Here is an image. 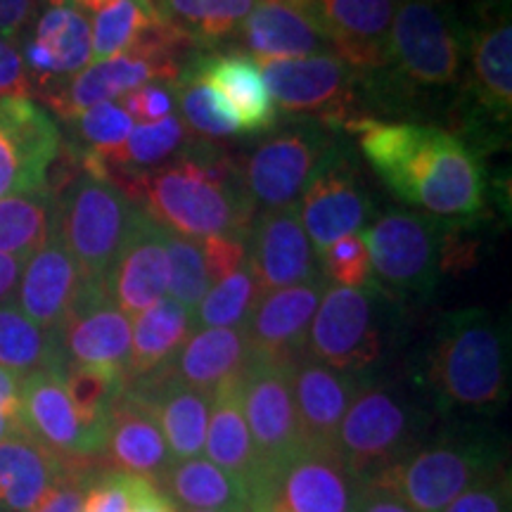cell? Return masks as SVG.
I'll list each match as a JSON object with an SVG mask.
<instances>
[{
	"label": "cell",
	"instance_id": "44dd1931",
	"mask_svg": "<svg viewBox=\"0 0 512 512\" xmlns=\"http://www.w3.org/2000/svg\"><path fill=\"white\" fill-rule=\"evenodd\" d=\"M361 486L337 451L302 446L278 467L261 498L285 512H354Z\"/></svg>",
	"mask_w": 512,
	"mask_h": 512
},
{
	"label": "cell",
	"instance_id": "8fae6325",
	"mask_svg": "<svg viewBox=\"0 0 512 512\" xmlns=\"http://www.w3.org/2000/svg\"><path fill=\"white\" fill-rule=\"evenodd\" d=\"M330 147V128L318 121H299L256 145L238 166L240 181L254 207L266 211L297 204Z\"/></svg>",
	"mask_w": 512,
	"mask_h": 512
},
{
	"label": "cell",
	"instance_id": "9f6ffc18",
	"mask_svg": "<svg viewBox=\"0 0 512 512\" xmlns=\"http://www.w3.org/2000/svg\"><path fill=\"white\" fill-rule=\"evenodd\" d=\"M27 261L17 259V256H5L0 254V304L10 302L15 297L19 275Z\"/></svg>",
	"mask_w": 512,
	"mask_h": 512
},
{
	"label": "cell",
	"instance_id": "f546056e",
	"mask_svg": "<svg viewBox=\"0 0 512 512\" xmlns=\"http://www.w3.org/2000/svg\"><path fill=\"white\" fill-rule=\"evenodd\" d=\"M79 266L53 233L46 245L31 254L19 275L15 304L38 328L55 332L83 290Z\"/></svg>",
	"mask_w": 512,
	"mask_h": 512
},
{
	"label": "cell",
	"instance_id": "8d00e7d4",
	"mask_svg": "<svg viewBox=\"0 0 512 512\" xmlns=\"http://www.w3.org/2000/svg\"><path fill=\"white\" fill-rule=\"evenodd\" d=\"M0 368L22 380L41 370L67 368L55 332L38 328L12 299L0 304Z\"/></svg>",
	"mask_w": 512,
	"mask_h": 512
},
{
	"label": "cell",
	"instance_id": "7c38bea8",
	"mask_svg": "<svg viewBox=\"0 0 512 512\" xmlns=\"http://www.w3.org/2000/svg\"><path fill=\"white\" fill-rule=\"evenodd\" d=\"M380 354V323L368 287H325L306 335V356L358 375L373 366Z\"/></svg>",
	"mask_w": 512,
	"mask_h": 512
},
{
	"label": "cell",
	"instance_id": "f1b7e54d",
	"mask_svg": "<svg viewBox=\"0 0 512 512\" xmlns=\"http://www.w3.org/2000/svg\"><path fill=\"white\" fill-rule=\"evenodd\" d=\"M100 465L145 477L155 484L174 465V456L166 446L155 415L126 387L121 389L110 411Z\"/></svg>",
	"mask_w": 512,
	"mask_h": 512
},
{
	"label": "cell",
	"instance_id": "cb8c5ba5",
	"mask_svg": "<svg viewBox=\"0 0 512 512\" xmlns=\"http://www.w3.org/2000/svg\"><path fill=\"white\" fill-rule=\"evenodd\" d=\"M169 230L140 209L117 259L105 275V290L128 318H136L166 294L169 287Z\"/></svg>",
	"mask_w": 512,
	"mask_h": 512
},
{
	"label": "cell",
	"instance_id": "d590c367",
	"mask_svg": "<svg viewBox=\"0 0 512 512\" xmlns=\"http://www.w3.org/2000/svg\"><path fill=\"white\" fill-rule=\"evenodd\" d=\"M254 5L256 0H155L152 10L188 36L197 50H214L238 34Z\"/></svg>",
	"mask_w": 512,
	"mask_h": 512
},
{
	"label": "cell",
	"instance_id": "9a60e30c",
	"mask_svg": "<svg viewBox=\"0 0 512 512\" xmlns=\"http://www.w3.org/2000/svg\"><path fill=\"white\" fill-rule=\"evenodd\" d=\"M62 152L55 119L31 98H0V200L50 188Z\"/></svg>",
	"mask_w": 512,
	"mask_h": 512
},
{
	"label": "cell",
	"instance_id": "7bdbcfd3",
	"mask_svg": "<svg viewBox=\"0 0 512 512\" xmlns=\"http://www.w3.org/2000/svg\"><path fill=\"white\" fill-rule=\"evenodd\" d=\"M67 126L69 133H72L69 147L76 155L105 157L126 143L136 121L128 117L124 107L117 105V102H100L91 110L69 119Z\"/></svg>",
	"mask_w": 512,
	"mask_h": 512
},
{
	"label": "cell",
	"instance_id": "6125c7cd",
	"mask_svg": "<svg viewBox=\"0 0 512 512\" xmlns=\"http://www.w3.org/2000/svg\"><path fill=\"white\" fill-rule=\"evenodd\" d=\"M74 5H79L81 10H91V12H95L100 8L102 3H105V0H72Z\"/></svg>",
	"mask_w": 512,
	"mask_h": 512
},
{
	"label": "cell",
	"instance_id": "7dc6e473",
	"mask_svg": "<svg viewBox=\"0 0 512 512\" xmlns=\"http://www.w3.org/2000/svg\"><path fill=\"white\" fill-rule=\"evenodd\" d=\"M320 275L328 280V285L368 287L373 280V268L361 233L344 235L320 252Z\"/></svg>",
	"mask_w": 512,
	"mask_h": 512
},
{
	"label": "cell",
	"instance_id": "ba28073f",
	"mask_svg": "<svg viewBox=\"0 0 512 512\" xmlns=\"http://www.w3.org/2000/svg\"><path fill=\"white\" fill-rule=\"evenodd\" d=\"M463 100V124L484 136V143L501 140L512 114V27L501 3L496 8L486 3L475 27L467 29Z\"/></svg>",
	"mask_w": 512,
	"mask_h": 512
},
{
	"label": "cell",
	"instance_id": "94428289",
	"mask_svg": "<svg viewBox=\"0 0 512 512\" xmlns=\"http://www.w3.org/2000/svg\"><path fill=\"white\" fill-rule=\"evenodd\" d=\"M249 512H285L283 508H278L273 501H268V498H256L249 505Z\"/></svg>",
	"mask_w": 512,
	"mask_h": 512
},
{
	"label": "cell",
	"instance_id": "2e32d148",
	"mask_svg": "<svg viewBox=\"0 0 512 512\" xmlns=\"http://www.w3.org/2000/svg\"><path fill=\"white\" fill-rule=\"evenodd\" d=\"M64 370H41L22 380L19 422L22 430L55 456L74 463H100L107 430L88 425L69 399Z\"/></svg>",
	"mask_w": 512,
	"mask_h": 512
},
{
	"label": "cell",
	"instance_id": "9c48e42d",
	"mask_svg": "<svg viewBox=\"0 0 512 512\" xmlns=\"http://www.w3.org/2000/svg\"><path fill=\"white\" fill-rule=\"evenodd\" d=\"M261 79L285 114H306L325 128L347 126L358 114L356 74L335 53L290 60H259Z\"/></svg>",
	"mask_w": 512,
	"mask_h": 512
},
{
	"label": "cell",
	"instance_id": "f35d334b",
	"mask_svg": "<svg viewBox=\"0 0 512 512\" xmlns=\"http://www.w3.org/2000/svg\"><path fill=\"white\" fill-rule=\"evenodd\" d=\"M188 126L178 114H171L155 124H140L133 126L131 136L119 150L110 152L105 157L95 155H76L79 159H91L102 169H121V171H143L155 169V166L169 162L176 157L185 145L190 143ZM72 150V147H69Z\"/></svg>",
	"mask_w": 512,
	"mask_h": 512
},
{
	"label": "cell",
	"instance_id": "74e56055",
	"mask_svg": "<svg viewBox=\"0 0 512 512\" xmlns=\"http://www.w3.org/2000/svg\"><path fill=\"white\" fill-rule=\"evenodd\" d=\"M55 233V192H22L0 200V254L27 261Z\"/></svg>",
	"mask_w": 512,
	"mask_h": 512
},
{
	"label": "cell",
	"instance_id": "e0dca14e",
	"mask_svg": "<svg viewBox=\"0 0 512 512\" xmlns=\"http://www.w3.org/2000/svg\"><path fill=\"white\" fill-rule=\"evenodd\" d=\"M188 64L190 62L181 57L159 53V50H128L112 60L88 64L83 72L41 93L38 98L46 102L57 117L69 121L100 102H112L147 83H174Z\"/></svg>",
	"mask_w": 512,
	"mask_h": 512
},
{
	"label": "cell",
	"instance_id": "3957f363",
	"mask_svg": "<svg viewBox=\"0 0 512 512\" xmlns=\"http://www.w3.org/2000/svg\"><path fill=\"white\" fill-rule=\"evenodd\" d=\"M467 29L446 0H401L387 43V67L368 86L406 102L463 81Z\"/></svg>",
	"mask_w": 512,
	"mask_h": 512
},
{
	"label": "cell",
	"instance_id": "603a6c76",
	"mask_svg": "<svg viewBox=\"0 0 512 512\" xmlns=\"http://www.w3.org/2000/svg\"><path fill=\"white\" fill-rule=\"evenodd\" d=\"M247 268L259 292L292 287L320 275L316 252L299 219L297 204L266 209L254 219L247 240Z\"/></svg>",
	"mask_w": 512,
	"mask_h": 512
},
{
	"label": "cell",
	"instance_id": "277c9868",
	"mask_svg": "<svg viewBox=\"0 0 512 512\" xmlns=\"http://www.w3.org/2000/svg\"><path fill=\"white\" fill-rule=\"evenodd\" d=\"M510 356L503 323L484 309L441 320L430 349L427 382L441 408L486 411L508 396Z\"/></svg>",
	"mask_w": 512,
	"mask_h": 512
},
{
	"label": "cell",
	"instance_id": "4316f807",
	"mask_svg": "<svg viewBox=\"0 0 512 512\" xmlns=\"http://www.w3.org/2000/svg\"><path fill=\"white\" fill-rule=\"evenodd\" d=\"M202 456L238 479L245 486L249 501L264 496L266 470L249 434L245 406H242V375L230 377L211 394Z\"/></svg>",
	"mask_w": 512,
	"mask_h": 512
},
{
	"label": "cell",
	"instance_id": "7402d4cb",
	"mask_svg": "<svg viewBox=\"0 0 512 512\" xmlns=\"http://www.w3.org/2000/svg\"><path fill=\"white\" fill-rule=\"evenodd\" d=\"M325 287L328 280L316 275L306 283L261 294L242 328L249 354L278 363H294L304 356L309 325Z\"/></svg>",
	"mask_w": 512,
	"mask_h": 512
},
{
	"label": "cell",
	"instance_id": "7a4b0ae2",
	"mask_svg": "<svg viewBox=\"0 0 512 512\" xmlns=\"http://www.w3.org/2000/svg\"><path fill=\"white\" fill-rule=\"evenodd\" d=\"M347 128L375 174L401 202L444 221H465L484 211L482 155L456 133L375 117L354 119Z\"/></svg>",
	"mask_w": 512,
	"mask_h": 512
},
{
	"label": "cell",
	"instance_id": "bcb514c9",
	"mask_svg": "<svg viewBox=\"0 0 512 512\" xmlns=\"http://www.w3.org/2000/svg\"><path fill=\"white\" fill-rule=\"evenodd\" d=\"M150 486L155 482L98 463L88 479L79 512H133Z\"/></svg>",
	"mask_w": 512,
	"mask_h": 512
},
{
	"label": "cell",
	"instance_id": "d4e9b609",
	"mask_svg": "<svg viewBox=\"0 0 512 512\" xmlns=\"http://www.w3.org/2000/svg\"><path fill=\"white\" fill-rule=\"evenodd\" d=\"M124 387L155 415L174 463L202 456L211 408L209 394L183 384L169 366L140 380L126 382Z\"/></svg>",
	"mask_w": 512,
	"mask_h": 512
},
{
	"label": "cell",
	"instance_id": "c3c4849f",
	"mask_svg": "<svg viewBox=\"0 0 512 512\" xmlns=\"http://www.w3.org/2000/svg\"><path fill=\"white\" fill-rule=\"evenodd\" d=\"M247 240L249 235L226 233L211 235V238H204L200 242L204 268H207L211 283L247 266Z\"/></svg>",
	"mask_w": 512,
	"mask_h": 512
},
{
	"label": "cell",
	"instance_id": "e575fe53",
	"mask_svg": "<svg viewBox=\"0 0 512 512\" xmlns=\"http://www.w3.org/2000/svg\"><path fill=\"white\" fill-rule=\"evenodd\" d=\"M192 332V313L171 297H162L131 320V354L126 382L140 380L169 366Z\"/></svg>",
	"mask_w": 512,
	"mask_h": 512
},
{
	"label": "cell",
	"instance_id": "8992f818",
	"mask_svg": "<svg viewBox=\"0 0 512 512\" xmlns=\"http://www.w3.org/2000/svg\"><path fill=\"white\" fill-rule=\"evenodd\" d=\"M498 475V453L479 441H437L366 482L418 512H444L467 489Z\"/></svg>",
	"mask_w": 512,
	"mask_h": 512
},
{
	"label": "cell",
	"instance_id": "1f68e13d",
	"mask_svg": "<svg viewBox=\"0 0 512 512\" xmlns=\"http://www.w3.org/2000/svg\"><path fill=\"white\" fill-rule=\"evenodd\" d=\"M249 356L242 328H195L169 368L183 384L211 396L230 377L242 375Z\"/></svg>",
	"mask_w": 512,
	"mask_h": 512
},
{
	"label": "cell",
	"instance_id": "be15d7a7",
	"mask_svg": "<svg viewBox=\"0 0 512 512\" xmlns=\"http://www.w3.org/2000/svg\"><path fill=\"white\" fill-rule=\"evenodd\" d=\"M178 510V508H176ZM181 512H211V510H181Z\"/></svg>",
	"mask_w": 512,
	"mask_h": 512
},
{
	"label": "cell",
	"instance_id": "816d5d0a",
	"mask_svg": "<svg viewBox=\"0 0 512 512\" xmlns=\"http://www.w3.org/2000/svg\"><path fill=\"white\" fill-rule=\"evenodd\" d=\"M444 512H510V484L503 472L467 489Z\"/></svg>",
	"mask_w": 512,
	"mask_h": 512
},
{
	"label": "cell",
	"instance_id": "6da1fadb",
	"mask_svg": "<svg viewBox=\"0 0 512 512\" xmlns=\"http://www.w3.org/2000/svg\"><path fill=\"white\" fill-rule=\"evenodd\" d=\"M81 171L107 178L152 221L181 238L249 235L256 219L238 164L209 140L190 138L176 157L155 169H102L91 159H81Z\"/></svg>",
	"mask_w": 512,
	"mask_h": 512
},
{
	"label": "cell",
	"instance_id": "d6a6232c",
	"mask_svg": "<svg viewBox=\"0 0 512 512\" xmlns=\"http://www.w3.org/2000/svg\"><path fill=\"white\" fill-rule=\"evenodd\" d=\"M74 465L43 448L29 434L0 441V512H31Z\"/></svg>",
	"mask_w": 512,
	"mask_h": 512
},
{
	"label": "cell",
	"instance_id": "91938a15",
	"mask_svg": "<svg viewBox=\"0 0 512 512\" xmlns=\"http://www.w3.org/2000/svg\"><path fill=\"white\" fill-rule=\"evenodd\" d=\"M15 434H27L22 430V422H19V411L0 408V441L15 437Z\"/></svg>",
	"mask_w": 512,
	"mask_h": 512
},
{
	"label": "cell",
	"instance_id": "5b68a950",
	"mask_svg": "<svg viewBox=\"0 0 512 512\" xmlns=\"http://www.w3.org/2000/svg\"><path fill=\"white\" fill-rule=\"evenodd\" d=\"M140 207L117 185L79 171L55 192V235L79 266L83 283L105 285Z\"/></svg>",
	"mask_w": 512,
	"mask_h": 512
},
{
	"label": "cell",
	"instance_id": "ac0fdd59",
	"mask_svg": "<svg viewBox=\"0 0 512 512\" xmlns=\"http://www.w3.org/2000/svg\"><path fill=\"white\" fill-rule=\"evenodd\" d=\"M34 95L72 79L93 62L91 22L72 0H48L19 41Z\"/></svg>",
	"mask_w": 512,
	"mask_h": 512
},
{
	"label": "cell",
	"instance_id": "83f0119b",
	"mask_svg": "<svg viewBox=\"0 0 512 512\" xmlns=\"http://www.w3.org/2000/svg\"><path fill=\"white\" fill-rule=\"evenodd\" d=\"M235 36H240L254 62L290 60L332 50L323 27L304 0H256Z\"/></svg>",
	"mask_w": 512,
	"mask_h": 512
},
{
	"label": "cell",
	"instance_id": "f5cc1de1",
	"mask_svg": "<svg viewBox=\"0 0 512 512\" xmlns=\"http://www.w3.org/2000/svg\"><path fill=\"white\" fill-rule=\"evenodd\" d=\"M29 74L15 43L0 38V98H31Z\"/></svg>",
	"mask_w": 512,
	"mask_h": 512
},
{
	"label": "cell",
	"instance_id": "b9f144b4",
	"mask_svg": "<svg viewBox=\"0 0 512 512\" xmlns=\"http://www.w3.org/2000/svg\"><path fill=\"white\" fill-rule=\"evenodd\" d=\"M261 297L259 285L249 268L226 275L211 283L202 302L192 313V330L195 328H245L249 313L256 299Z\"/></svg>",
	"mask_w": 512,
	"mask_h": 512
},
{
	"label": "cell",
	"instance_id": "db71d44e",
	"mask_svg": "<svg viewBox=\"0 0 512 512\" xmlns=\"http://www.w3.org/2000/svg\"><path fill=\"white\" fill-rule=\"evenodd\" d=\"M41 8V0H0V38L15 43L27 34Z\"/></svg>",
	"mask_w": 512,
	"mask_h": 512
},
{
	"label": "cell",
	"instance_id": "680465c9",
	"mask_svg": "<svg viewBox=\"0 0 512 512\" xmlns=\"http://www.w3.org/2000/svg\"><path fill=\"white\" fill-rule=\"evenodd\" d=\"M133 512H178V510H176V505L171 503L169 498H166L155 484V486H150V489H147V494L140 498L136 510H133Z\"/></svg>",
	"mask_w": 512,
	"mask_h": 512
},
{
	"label": "cell",
	"instance_id": "4dcf8cb0",
	"mask_svg": "<svg viewBox=\"0 0 512 512\" xmlns=\"http://www.w3.org/2000/svg\"><path fill=\"white\" fill-rule=\"evenodd\" d=\"M188 67L228 100L245 133H264L278 124V107L252 57L242 53H207L197 55Z\"/></svg>",
	"mask_w": 512,
	"mask_h": 512
},
{
	"label": "cell",
	"instance_id": "f6af8a7d",
	"mask_svg": "<svg viewBox=\"0 0 512 512\" xmlns=\"http://www.w3.org/2000/svg\"><path fill=\"white\" fill-rule=\"evenodd\" d=\"M166 247H169V287L166 292L185 311L195 313L197 304L211 287L200 242L169 233Z\"/></svg>",
	"mask_w": 512,
	"mask_h": 512
},
{
	"label": "cell",
	"instance_id": "ab89813d",
	"mask_svg": "<svg viewBox=\"0 0 512 512\" xmlns=\"http://www.w3.org/2000/svg\"><path fill=\"white\" fill-rule=\"evenodd\" d=\"M174 95L181 107L183 124L204 140L233 138L245 133L228 100L200 76L192 74L190 67H185L178 81H174Z\"/></svg>",
	"mask_w": 512,
	"mask_h": 512
},
{
	"label": "cell",
	"instance_id": "d6986e66",
	"mask_svg": "<svg viewBox=\"0 0 512 512\" xmlns=\"http://www.w3.org/2000/svg\"><path fill=\"white\" fill-rule=\"evenodd\" d=\"M328 36L332 53L361 86L387 67V43L401 0H304Z\"/></svg>",
	"mask_w": 512,
	"mask_h": 512
},
{
	"label": "cell",
	"instance_id": "52a82bcc",
	"mask_svg": "<svg viewBox=\"0 0 512 512\" xmlns=\"http://www.w3.org/2000/svg\"><path fill=\"white\" fill-rule=\"evenodd\" d=\"M444 219L415 211H389L361 230L370 268L380 283L403 294H430L446 273Z\"/></svg>",
	"mask_w": 512,
	"mask_h": 512
},
{
	"label": "cell",
	"instance_id": "e7e4bbea",
	"mask_svg": "<svg viewBox=\"0 0 512 512\" xmlns=\"http://www.w3.org/2000/svg\"><path fill=\"white\" fill-rule=\"evenodd\" d=\"M143 3H147V5H152V3H155V0H143Z\"/></svg>",
	"mask_w": 512,
	"mask_h": 512
},
{
	"label": "cell",
	"instance_id": "f907efd6",
	"mask_svg": "<svg viewBox=\"0 0 512 512\" xmlns=\"http://www.w3.org/2000/svg\"><path fill=\"white\" fill-rule=\"evenodd\" d=\"M95 465L98 463L69 465V470L57 479L53 489L36 503V508L31 512H79Z\"/></svg>",
	"mask_w": 512,
	"mask_h": 512
},
{
	"label": "cell",
	"instance_id": "4fadbf2b",
	"mask_svg": "<svg viewBox=\"0 0 512 512\" xmlns=\"http://www.w3.org/2000/svg\"><path fill=\"white\" fill-rule=\"evenodd\" d=\"M242 406L256 453L266 470L268 489L278 467L304 446L294 406L292 363L249 356L247 368L242 370Z\"/></svg>",
	"mask_w": 512,
	"mask_h": 512
},
{
	"label": "cell",
	"instance_id": "681fc988",
	"mask_svg": "<svg viewBox=\"0 0 512 512\" xmlns=\"http://www.w3.org/2000/svg\"><path fill=\"white\" fill-rule=\"evenodd\" d=\"M176 95L174 83H147L136 91L121 95V107H124L128 117L140 124H155L174 114Z\"/></svg>",
	"mask_w": 512,
	"mask_h": 512
},
{
	"label": "cell",
	"instance_id": "6f0895ef",
	"mask_svg": "<svg viewBox=\"0 0 512 512\" xmlns=\"http://www.w3.org/2000/svg\"><path fill=\"white\" fill-rule=\"evenodd\" d=\"M19 392H22V377L0 368V408L19 411Z\"/></svg>",
	"mask_w": 512,
	"mask_h": 512
},
{
	"label": "cell",
	"instance_id": "836d02e7",
	"mask_svg": "<svg viewBox=\"0 0 512 512\" xmlns=\"http://www.w3.org/2000/svg\"><path fill=\"white\" fill-rule=\"evenodd\" d=\"M157 489L178 510L249 512V503H252L238 479L230 477L223 467L204 456L176 460L159 479Z\"/></svg>",
	"mask_w": 512,
	"mask_h": 512
},
{
	"label": "cell",
	"instance_id": "5bb4252c",
	"mask_svg": "<svg viewBox=\"0 0 512 512\" xmlns=\"http://www.w3.org/2000/svg\"><path fill=\"white\" fill-rule=\"evenodd\" d=\"M299 219L311 245L323 252L332 242L351 233H361L373 211L354 157L332 145L297 202Z\"/></svg>",
	"mask_w": 512,
	"mask_h": 512
},
{
	"label": "cell",
	"instance_id": "11a10c76",
	"mask_svg": "<svg viewBox=\"0 0 512 512\" xmlns=\"http://www.w3.org/2000/svg\"><path fill=\"white\" fill-rule=\"evenodd\" d=\"M354 512H418V510H413L411 505L399 501V498L387 494V491L363 484L361 491H358Z\"/></svg>",
	"mask_w": 512,
	"mask_h": 512
},
{
	"label": "cell",
	"instance_id": "30bf717a",
	"mask_svg": "<svg viewBox=\"0 0 512 512\" xmlns=\"http://www.w3.org/2000/svg\"><path fill=\"white\" fill-rule=\"evenodd\" d=\"M413 415L389 387L363 384L351 399L337 434V453L358 482L370 479L408 456Z\"/></svg>",
	"mask_w": 512,
	"mask_h": 512
},
{
	"label": "cell",
	"instance_id": "60d3db41",
	"mask_svg": "<svg viewBox=\"0 0 512 512\" xmlns=\"http://www.w3.org/2000/svg\"><path fill=\"white\" fill-rule=\"evenodd\" d=\"M155 10L143 0H105L93 12V60H112L131 50L138 38L155 24Z\"/></svg>",
	"mask_w": 512,
	"mask_h": 512
},
{
	"label": "cell",
	"instance_id": "ffe728a7",
	"mask_svg": "<svg viewBox=\"0 0 512 512\" xmlns=\"http://www.w3.org/2000/svg\"><path fill=\"white\" fill-rule=\"evenodd\" d=\"M60 349L67 366L100 368L124 375L131 354V318L117 309L105 285L86 283L62 320Z\"/></svg>",
	"mask_w": 512,
	"mask_h": 512
},
{
	"label": "cell",
	"instance_id": "484cf974",
	"mask_svg": "<svg viewBox=\"0 0 512 512\" xmlns=\"http://www.w3.org/2000/svg\"><path fill=\"white\" fill-rule=\"evenodd\" d=\"M358 387V375L342 373L306 354L292 363L294 406L304 446L337 451L339 425Z\"/></svg>",
	"mask_w": 512,
	"mask_h": 512
},
{
	"label": "cell",
	"instance_id": "ee69618b",
	"mask_svg": "<svg viewBox=\"0 0 512 512\" xmlns=\"http://www.w3.org/2000/svg\"><path fill=\"white\" fill-rule=\"evenodd\" d=\"M62 380L81 418L88 425L107 430V420H110L114 401H117V396L126 384L124 375L100 368L67 366L62 373Z\"/></svg>",
	"mask_w": 512,
	"mask_h": 512
}]
</instances>
